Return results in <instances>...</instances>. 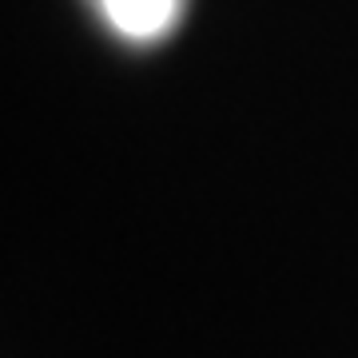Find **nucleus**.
I'll return each instance as SVG.
<instances>
[{
    "label": "nucleus",
    "mask_w": 358,
    "mask_h": 358,
    "mask_svg": "<svg viewBox=\"0 0 358 358\" xmlns=\"http://www.w3.org/2000/svg\"><path fill=\"white\" fill-rule=\"evenodd\" d=\"M103 16L131 40H155L176 24L179 0H100Z\"/></svg>",
    "instance_id": "f257e3e1"
}]
</instances>
